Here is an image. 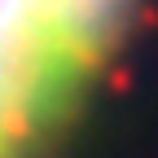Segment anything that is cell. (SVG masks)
Segmentation results:
<instances>
[{
	"label": "cell",
	"instance_id": "7a4b0ae2",
	"mask_svg": "<svg viewBox=\"0 0 158 158\" xmlns=\"http://www.w3.org/2000/svg\"><path fill=\"white\" fill-rule=\"evenodd\" d=\"M0 158H22V145H18L13 123H9V110H5V97H0Z\"/></svg>",
	"mask_w": 158,
	"mask_h": 158
},
{
	"label": "cell",
	"instance_id": "6da1fadb",
	"mask_svg": "<svg viewBox=\"0 0 158 158\" xmlns=\"http://www.w3.org/2000/svg\"><path fill=\"white\" fill-rule=\"evenodd\" d=\"M136 5L141 0H44L53 57L70 97H79L97 62L118 44L123 22L136 13Z\"/></svg>",
	"mask_w": 158,
	"mask_h": 158
}]
</instances>
